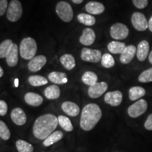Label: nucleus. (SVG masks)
Returning a JSON list of instances; mask_svg holds the SVG:
<instances>
[{"label":"nucleus","instance_id":"e433bc0d","mask_svg":"<svg viewBox=\"0 0 152 152\" xmlns=\"http://www.w3.org/2000/svg\"><path fill=\"white\" fill-rule=\"evenodd\" d=\"M8 1L7 0H0V16L4 15L8 9Z\"/></svg>","mask_w":152,"mask_h":152},{"label":"nucleus","instance_id":"bb28decb","mask_svg":"<svg viewBox=\"0 0 152 152\" xmlns=\"http://www.w3.org/2000/svg\"><path fill=\"white\" fill-rule=\"evenodd\" d=\"M98 77L97 75L95 74L94 72L92 71H87L83 73L82 76V81L84 83L85 85H88V86H93V85L96 84L97 83Z\"/></svg>","mask_w":152,"mask_h":152},{"label":"nucleus","instance_id":"58836bf2","mask_svg":"<svg viewBox=\"0 0 152 152\" xmlns=\"http://www.w3.org/2000/svg\"><path fill=\"white\" fill-rule=\"evenodd\" d=\"M144 128L147 130H152V113L150 114L146 120L145 123H144Z\"/></svg>","mask_w":152,"mask_h":152},{"label":"nucleus","instance_id":"a211bd4d","mask_svg":"<svg viewBox=\"0 0 152 152\" xmlns=\"http://www.w3.org/2000/svg\"><path fill=\"white\" fill-rule=\"evenodd\" d=\"M18 47L16 44H14L12 48L9 51L8 55H7L6 61L7 64L10 67H14L17 65L18 61Z\"/></svg>","mask_w":152,"mask_h":152},{"label":"nucleus","instance_id":"f704fd0d","mask_svg":"<svg viewBox=\"0 0 152 152\" xmlns=\"http://www.w3.org/2000/svg\"><path fill=\"white\" fill-rule=\"evenodd\" d=\"M138 80L140 83H150V82H151L152 81V68H150L149 69L146 70V71L142 72V73L140 75V76H139Z\"/></svg>","mask_w":152,"mask_h":152},{"label":"nucleus","instance_id":"9d476101","mask_svg":"<svg viewBox=\"0 0 152 152\" xmlns=\"http://www.w3.org/2000/svg\"><path fill=\"white\" fill-rule=\"evenodd\" d=\"M108 89V84L105 82L96 83V84L89 87L88 95L92 99H96L100 97L102 94L106 92Z\"/></svg>","mask_w":152,"mask_h":152},{"label":"nucleus","instance_id":"4468645a","mask_svg":"<svg viewBox=\"0 0 152 152\" xmlns=\"http://www.w3.org/2000/svg\"><path fill=\"white\" fill-rule=\"evenodd\" d=\"M95 38L96 35L92 28H85L83 31V34L80 37V42L85 46H90L94 42Z\"/></svg>","mask_w":152,"mask_h":152},{"label":"nucleus","instance_id":"9b49d317","mask_svg":"<svg viewBox=\"0 0 152 152\" xmlns=\"http://www.w3.org/2000/svg\"><path fill=\"white\" fill-rule=\"evenodd\" d=\"M122 101L123 94L118 90L107 92L104 96V102L112 106H118L122 103Z\"/></svg>","mask_w":152,"mask_h":152},{"label":"nucleus","instance_id":"39448f33","mask_svg":"<svg viewBox=\"0 0 152 152\" xmlns=\"http://www.w3.org/2000/svg\"><path fill=\"white\" fill-rule=\"evenodd\" d=\"M56 12L64 22H70L73 18V11L71 6L66 1H60L57 4Z\"/></svg>","mask_w":152,"mask_h":152},{"label":"nucleus","instance_id":"c756f323","mask_svg":"<svg viewBox=\"0 0 152 152\" xmlns=\"http://www.w3.org/2000/svg\"><path fill=\"white\" fill-rule=\"evenodd\" d=\"M16 147L18 152H33V147L31 144L25 140H18L16 142Z\"/></svg>","mask_w":152,"mask_h":152},{"label":"nucleus","instance_id":"423d86ee","mask_svg":"<svg viewBox=\"0 0 152 152\" xmlns=\"http://www.w3.org/2000/svg\"><path fill=\"white\" fill-rule=\"evenodd\" d=\"M147 102L144 99H140L129 106L128 109V113L131 118H135L145 113L147 111Z\"/></svg>","mask_w":152,"mask_h":152},{"label":"nucleus","instance_id":"b1692460","mask_svg":"<svg viewBox=\"0 0 152 152\" xmlns=\"http://www.w3.org/2000/svg\"><path fill=\"white\" fill-rule=\"evenodd\" d=\"M45 96L48 99H56L60 96L61 91L59 87L56 85H50L45 90Z\"/></svg>","mask_w":152,"mask_h":152},{"label":"nucleus","instance_id":"2eb2a0df","mask_svg":"<svg viewBox=\"0 0 152 152\" xmlns=\"http://www.w3.org/2000/svg\"><path fill=\"white\" fill-rule=\"evenodd\" d=\"M137 54V48L134 45H129L126 47L124 52L121 54L120 61L123 64H128L133 59L134 55Z\"/></svg>","mask_w":152,"mask_h":152},{"label":"nucleus","instance_id":"7c9ffc66","mask_svg":"<svg viewBox=\"0 0 152 152\" xmlns=\"http://www.w3.org/2000/svg\"><path fill=\"white\" fill-rule=\"evenodd\" d=\"M58 124L64 130L67 132H72L73 130V126L71 120L68 117L64 116V115H59L58 117Z\"/></svg>","mask_w":152,"mask_h":152},{"label":"nucleus","instance_id":"c85d7f7f","mask_svg":"<svg viewBox=\"0 0 152 152\" xmlns=\"http://www.w3.org/2000/svg\"><path fill=\"white\" fill-rule=\"evenodd\" d=\"M28 82L32 86L39 87L47 85L48 80L45 77L40 75H31L28 78Z\"/></svg>","mask_w":152,"mask_h":152},{"label":"nucleus","instance_id":"cd10ccee","mask_svg":"<svg viewBox=\"0 0 152 152\" xmlns=\"http://www.w3.org/2000/svg\"><path fill=\"white\" fill-rule=\"evenodd\" d=\"M14 43L11 39H6L0 44V58H7L9 51L12 48Z\"/></svg>","mask_w":152,"mask_h":152},{"label":"nucleus","instance_id":"a19ab883","mask_svg":"<svg viewBox=\"0 0 152 152\" xmlns=\"http://www.w3.org/2000/svg\"><path fill=\"white\" fill-rule=\"evenodd\" d=\"M71 1H73V3L77 4H81L84 0H71Z\"/></svg>","mask_w":152,"mask_h":152},{"label":"nucleus","instance_id":"6e6552de","mask_svg":"<svg viewBox=\"0 0 152 152\" xmlns=\"http://www.w3.org/2000/svg\"><path fill=\"white\" fill-rule=\"evenodd\" d=\"M80 57L84 61L97 63L102 60V54L98 49L83 48L81 51Z\"/></svg>","mask_w":152,"mask_h":152},{"label":"nucleus","instance_id":"393cba45","mask_svg":"<svg viewBox=\"0 0 152 152\" xmlns=\"http://www.w3.org/2000/svg\"><path fill=\"white\" fill-rule=\"evenodd\" d=\"M146 94L144 88L142 87H132L129 90V99L131 101H136L142 98Z\"/></svg>","mask_w":152,"mask_h":152},{"label":"nucleus","instance_id":"72a5a7b5","mask_svg":"<svg viewBox=\"0 0 152 152\" xmlns=\"http://www.w3.org/2000/svg\"><path fill=\"white\" fill-rule=\"evenodd\" d=\"M10 137L11 132L9 128L4 122L1 121H0V137L1 140L7 141V140H9Z\"/></svg>","mask_w":152,"mask_h":152},{"label":"nucleus","instance_id":"f257e3e1","mask_svg":"<svg viewBox=\"0 0 152 152\" xmlns=\"http://www.w3.org/2000/svg\"><path fill=\"white\" fill-rule=\"evenodd\" d=\"M58 124V117L51 113L44 114L35 120L33 127L34 136L38 140H45L52 134Z\"/></svg>","mask_w":152,"mask_h":152},{"label":"nucleus","instance_id":"473e14b6","mask_svg":"<svg viewBox=\"0 0 152 152\" xmlns=\"http://www.w3.org/2000/svg\"><path fill=\"white\" fill-rule=\"evenodd\" d=\"M101 63H102V66H104V68H110L115 65V60H114L112 55L109 54H104L102 55Z\"/></svg>","mask_w":152,"mask_h":152},{"label":"nucleus","instance_id":"2f4dec72","mask_svg":"<svg viewBox=\"0 0 152 152\" xmlns=\"http://www.w3.org/2000/svg\"><path fill=\"white\" fill-rule=\"evenodd\" d=\"M77 20L80 23L87 26H93L96 23V19L94 16L86 14H80L77 16Z\"/></svg>","mask_w":152,"mask_h":152},{"label":"nucleus","instance_id":"c03bdc74","mask_svg":"<svg viewBox=\"0 0 152 152\" xmlns=\"http://www.w3.org/2000/svg\"><path fill=\"white\" fill-rule=\"evenodd\" d=\"M4 74V70L1 67H0V77H1L3 76Z\"/></svg>","mask_w":152,"mask_h":152},{"label":"nucleus","instance_id":"79ce46f5","mask_svg":"<svg viewBox=\"0 0 152 152\" xmlns=\"http://www.w3.org/2000/svg\"><path fill=\"white\" fill-rule=\"evenodd\" d=\"M18 83H19V80L18 78H16L14 80V85L16 87H18Z\"/></svg>","mask_w":152,"mask_h":152},{"label":"nucleus","instance_id":"f03ea898","mask_svg":"<svg viewBox=\"0 0 152 152\" xmlns=\"http://www.w3.org/2000/svg\"><path fill=\"white\" fill-rule=\"evenodd\" d=\"M102 116V111L96 104H89L81 113L80 126L85 131H90L96 126Z\"/></svg>","mask_w":152,"mask_h":152},{"label":"nucleus","instance_id":"20e7f679","mask_svg":"<svg viewBox=\"0 0 152 152\" xmlns=\"http://www.w3.org/2000/svg\"><path fill=\"white\" fill-rule=\"evenodd\" d=\"M23 7L18 0H11L7 11V18L9 21L16 22L21 18Z\"/></svg>","mask_w":152,"mask_h":152},{"label":"nucleus","instance_id":"a878e982","mask_svg":"<svg viewBox=\"0 0 152 152\" xmlns=\"http://www.w3.org/2000/svg\"><path fill=\"white\" fill-rule=\"evenodd\" d=\"M64 136V134L61 131L58 130L56 132H54L52 134H51L48 137L45 139L43 141V145L45 147H49V146L52 145L56 143V142H58L59 140H61Z\"/></svg>","mask_w":152,"mask_h":152},{"label":"nucleus","instance_id":"37998d69","mask_svg":"<svg viewBox=\"0 0 152 152\" xmlns=\"http://www.w3.org/2000/svg\"><path fill=\"white\" fill-rule=\"evenodd\" d=\"M149 62L151 63V64H152V51L151 52H150V54H149Z\"/></svg>","mask_w":152,"mask_h":152},{"label":"nucleus","instance_id":"1a4fd4ad","mask_svg":"<svg viewBox=\"0 0 152 152\" xmlns=\"http://www.w3.org/2000/svg\"><path fill=\"white\" fill-rule=\"evenodd\" d=\"M133 27L138 31H144L148 28L149 24L145 16L140 12H134L131 17Z\"/></svg>","mask_w":152,"mask_h":152},{"label":"nucleus","instance_id":"f3484780","mask_svg":"<svg viewBox=\"0 0 152 152\" xmlns=\"http://www.w3.org/2000/svg\"><path fill=\"white\" fill-rule=\"evenodd\" d=\"M61 109L67 115L71 117H75L80 113V107L75 103L72 102H65L62 104Z\"/></svg>","mask_w":152,"mask_h":152},{"label":"nucleus","instance_id":"412c9836","mask_svg":"<svg viewBox=\"0 0 152 152\" xmlns=\"http://www.w3.org/2000/svg\"><path fill=\"white\" fill-rule=\"evenodd\" d=\"M48 78L52 83L56 85L66 84L68 82L67 75L65 73L54 71L49 74Z\"/></svg>","mask_w":152,"mask_h":152},{"label":"nucleus","instance_id":"4be33fe9","mask_svg":"<svg viewBox=\"0 0 152 152\" xmlns=\"http://www.w3.org/2000/svg\"><path fill=\"white\" fill-rule=\"evenodd\" d=\"M127 46L124 42H121L113 41L111 42L108 45V49L111 54H121L124 52V50L126 49Z\"/></svg>","mask_w":152,"mask_h":152},{"label":"nucleus","instance_id":"c9c22d12","mask_svg":"<svg viewBox=\"0 0 152 152\" xmlns=\"http://www.w3.org/2000/svg\"><path fill=\"white\" fill-rule=\"evenodd\" d=\"M132 3L137 8L142 9L148 5V0H132Z\"/></svg>","mask_w":152,"mask_h":152},{"label":"nucleus","instance_id":"4c0bfd02","mask_svg":"<svg viewBox=\"0 0 152 152\" xmlns=\"http://www.w3.org/2000/svg\"><path fill=\"white\" fill-rule=\"evenodd\" d=\"M8 111V106L7 104L4 101L1 100L0 101V115L4 116L5 115Z\"/></svg>","mask_w":152,"mask_h":152},{"label":"nucleus","instance_id":"ea45409f","mask_svg":"<svg viewBox=\"0 0 152 152\" xmlns=\"http://www.w3.org/2000/svg\"><path fill=\"white\" fill-rule=\"evenodd\" d=\"M148 24H149V26H148V28H149V30L152 32V16L150 18V19L148 21Z\"/></svg>","mask_w":152,"mask_h":152},{"label":"nucleus","instance_id":"6ab92c4d","mask_svg":"<svg viewBox=\"0 0 152 152\" xmlns=\"http://www.w3.org/2000/svg\"><path fill=\"white\" fill-rule=\"evenodd\" d=\"M25 102L32 106H39L43 102V98L40 95L34 92H28L25 94Z\"/></svg>","mask_w":152,"mask_h":152},{"label":"nucleus","instance_id":"aec40b11","mask_svg":"<svg viewBox=\"0 0 152 152\" xmlns=\"http://www.w3.org/2000/svg\"><path fill=\"white\" fill-rule=\"evenodd\" d=\"M85 9L89 14L99 15L102 14L105 10V7L102 3L97 1H90L85 6Z\"/></svg>","mask_w":152,"mask_h":152},{"label":"nucleus","instance_id":"ddd939ff","mask_svg":"<svg viewBox=\"0 0 152 152\" xmlns=\"http://www.w3.org/2000/svg\"><path fill=\"white\" fill-rule=\"evenodd\" d=\"M11 118L15 124L19 126L23 125L27 121V116L23 110L20 108H15L11 113Z\"/></svg>","mask_w":152,"mask_h":152},{"label":"nucleus","instance_id":"0eeeda50","mask_svg":"<svg viewBox=\"0 0 152 152\" xmlns=\"http://www.w3.org/2000/svg\"><path fill=\"white\" fill-rule=\"evenodd\" d=\"M129 30L126 26L121 23L113 24L110 29V35L111 37L117 40L124 39L128 36Z\"/></svg>","mask_w":152,"mask_h":152},{"label":"nucleus","instance_id":"dca6fc26","mask_svg":"<svg viewBox=\"0 0 152 152\" xmlns=\"http://www.w3.org/2000/svg\"><path fill=\"white\" fill-rule=\"evenodd\" d=\"M149 52V44L147 41L142 40L138 44L137 48V57L140 61H144L147 58Z\"/></svg>","mask_w":152,"mask_h":152},{"label":"nucleus","instance_id":"f8f14e48","mask_svg":"<svg viewBox=\"0 0 152 152\" xmlns=\"http://www.w3.org/2000/svg\"><path fill=\"white\" fill-rule=\"evenodd\" d=\"M47 63V58L43 55H39V56H35L31 60H30L28 64V68L30 71L37 72L41 70L44 66Z\"/></svg>","mask_w":152,"mask_h":152},{"label":"nucleus","instance_id":"5701e85b","mask_svg":"<svg viewBox=\"0 0 152 152\" xmlns=\"http://www.w3.org/2000/svg\"><path fill=\"white\" fill-rule=\"evenodd\" d=\"M60 62L66 69L71 71L75 66V61L71 54H66L61 56Z\"/></svg>","mask_w":152,"mask_h":152},{"label":"nucleus","instance_id":"7ed1b4c3","mask_svg":"<svg viewBox=\"0 0 152 152\" xmlns=\"http://www.w3.org/2000/svg\"><path fill=\"white\" fill-rule=\"evenodd\" d=\"M20 54L23 59L31 60L35 56L37 51V42L33 38L26 37L20 45Z\"/></svg>","mask_w":152,"mask_h":152}]
</instances>
